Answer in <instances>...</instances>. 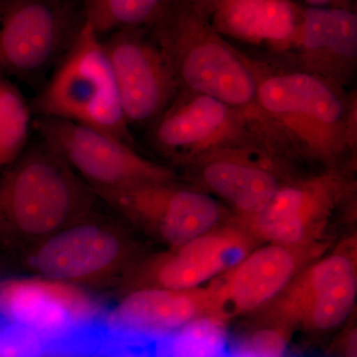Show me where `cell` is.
Here are the masks:
<instances>
[{
    "instance_id": "1",
    "label": "cell",
    "mask_w": 357,
    "mask_h": 357,
    "mask_svg": "<svg viewBox=\"0 0 357 357\" xmlns=\"http://www.w3.org/2000/svg\"><path fill=\"white\" fill-rule=\"evenodd\" d=\"M95 197L91 188L41 139L0 177V229L33 248L86 217Z\"/></svg>"
},
{
    "instance_id": "2",
    "label": "cell",
    "mask_w": 357,
    "mask_h": 357,
    "mask_svg": "<svg viewBox=\"0 0 357 357\" xmlns=\"http://www.w3.org/2000/svg\"><path fill=\"white\" fill-rule=\"evenodd\" d=\"M30 105L35 116L76 122L131 144L119 86L102 37L84 20Z\"/></svg>"
},
{
    "instance_id": "3",
    "label": "cell",
    "mask_w": 357,
    "mask_h": 357,
    "mask_svg": "<svg viewBox=\"0 0 357 357\" xmlns=\"http://www.w3.org/2000/svg\"><path fill=\"white\" fill-rule=\"evenodd\" d=\"M204 18L177 2L154 26L177 84L225 105H243L256 93L245 66L204 24Z\"/></svg>"
},
{
    "instance_id": "4",
    "label": "cell",
    "mask_w": 357,
    "mask_h": 357,
    "mask_svg": "<svg viewBox=\"0 0 357 357\" xmlns=\"http://www.w3.org/2000/svg\"><path fill=\"white\" fill-rule=\"evenodd\" d=\"M83 21L75 0H0V75L40 83Z\"/></svg>"
},
{
    "instance_id": "5",
    "label": "cell",
    "mask_w": 357,
    "mask_h": 357,
    "mask_svg": "<svg viewBox=\"0 0 357 357\" xmlns=\"http://www.w3.org/2000/svg\"><path fill=\"white\" fill-rule=\"evenodd\" d=\"M33 128L93 192L172 181L165 167L140 156L128 143L76 122L35 116Z\"/></svg>"
},
{
    "instance_id": "6",
    "label": "cell",
    "mask_w": 357,
    "mask_h": 357,
    "mask_svg": "<svg viewBox=\"0 0 357 357\" xmlns=\"http://www.w3.org/2000/svg\"><path fill=\"white\" fill-rule=\"evenodd\" d=\"M129 253L119 230L86 215L30 249L26 264L39 276L79 286L114 277Z\"/></svg>"
},
{
    "instance_id": "7",
    "label": "cell",
    "mask_w": 357,
    "mask_h": 357,
    "mask_svg": "<svg viewBox=\"0 0 357 357\" xmlns=\"http://www.w3.org/2000/svg\"><path fill=\"white\" fill-rule=\"evenodd\" d=\"M93 192L172 248L215 229L220 220L215 199L203 192L180 189L171 181Z\"/></svg>"
},
{
    "instance_id": "8",
    "label": "cell",
    "mask_w": 357,
    "mask_h": 357,
    "mask_svg": "<svg viewBox=\"0 0 357 357\" xmlns=\"http://www.w3.org/2000/svg\"><path fill=\"white\" fill-rule=\"evenodd\" d=\"M356 246H342L307 265L275 299L274 316L312 330L337 328L349 316L357 295Z\"/></svg>"
},
{
    "instance_id": "9",
    "label": "cell",
    "mask_w": 357,
    "mask_h": 357,
    "mask_svg": "<svg viewBox=\"0 0 357 357\" xmlns=\"http://www.w3.org/2000/svg\"><path fill=\"white\" fill-rule=\"evenodd\" d=\"M324 248L321 241L305 245L267 243L253 249L208 287L215 316L225 319L272 302Z\"/></svg>"
},
{
    "instance_id": "10",
    "label": "cell",
    "mask_w": 357,
    "mask_h": 357,
    "mask_svg": "<svg viewBox=\"0 0 357 357\" xmlns=\"http://www.w3.org/2000/svg\"><path fill=\"white\" fill-rule=\"evenodd\" d=\"M129 124L158 119L172 98L177 81L159 44L141 29H122L102 40Z\"/></svg>"
},
{
    "instance_id": "11",
    "label": "cell",
    "mask_w": 357,
    "mask_h": 357,
    "mask_svg": "<svg viewBox=\"0 0 357 357\" xmlns=\"http://www.w3.org/2000/svg\"><path fill=\"white\" fill-rule=\"evenodd\" d=\"M105 312L102 302L67 282L39 276L0 285V318L54 340L69 337Z\"/></svg>"
},
{
    "instance_id": "12",
    "label": "cell",
    "mask_w": 357,
    "mask_h": 357,
    "mask_svg": "<svg viewBox=\"0 0 357 357\" xmlns=\"http://www.w3.org/2000/svg\"><path fill=\"white\" fill-rule=\"evenodd\" d=\"M255 237L241 223L202 234L155 260L137 288L190 290L225 274L255 249Z\"/></svg>"
},
{
    "instance_id": "13",
    "label": "cell",
    "mask_w": 357,
    "mask_h": 357,
    "mask_svg": "<svg viewBox=\"0 0 357 357\" xmlns=\"http://www.w3.org/2000/svg\"><path fill=\"white\" fill-rule=\"evenodd\" d=\"M330 185L279 188L269 204L243 225L258 241L305 245L321 243L324 229L335 206Z\"/></svg>"
},
{
    "instance_id": "14",
    "label": "cell",
    "mask_w": 357,
    "mask_h": 357,
    "mask_svg": "<svg viewBox=\"0 0 357 357\" xmlns=\"http://www.w3.org/2000/svg\"><path fill=\"white\" fill-rule=\"evenodd\" d=\"M204 316H215L210 288L174 290L141 287L105 312L107 325L121 332H173Z\"/></svg>"
},
{
    "instance_id": "15",
    "label": "cell",
    "mask_w": 357,
    "mask_h": 357,
    "mask_svg": "<svg viewBox=\"0 0 357 357\" xmlns=\"http://www.w3.org/2000/svg\"><path fill=\"white\" fill-rule=\"evenodd\" d=\"M211 15L215 27L227 34L279 43L297 36L302 20L289 0H218Z\"/></svg>"
},
{
    "instance_id": "16",
    "label": "cell",
    "mask_w": 357,
    "mask_h": 357,
    "mask_svg": "<svg viewBox=\"0 0 357 357\" xmlns=\"http://www.w3.org/2000/svg\"><path fill=\"white\" fill-rule=\"evenodd\" d=\"M258 98L272 114L306 115L326 124L335 123L344 114V105L335 91L311 75L270 77L260 84Z\"/></svg>"
},
{
    "instance_id": "17",
    "label": "cell",
    "mask_w": 357,
    "mask_h": 357,
    "mask_svg": "<svg viewBox=\"0 0 357 357\" xmlns=\"http://www.w3.org/2000/svg\"><path fill=\"white\" fill-rule=\"evenodd\" d=\"M227 117V105L199 95L163 112L155 126V141L169 153L194 149L218 132Z\"/></svg>"
},
{
    "instance_id": "18",
    "label": "cell",
    "mask_w": 357,
    "mask_h": 357,
    "mask_svg": "<svg viewBox=\"0 0 357 357\" xmlns=\"http://www.w3.org/2000/svg\"><path fill=\"white\" fill-rule=\"evenodd\" d=\"M131 351L138 357H229L225 319L204 316L178 330L134 333Z\"/></svg>"
},
{
    "instance_id": "19",
    "label": "cell",
    "mask_w": 357,
    "mask_h": 357,
    "mask_svg": "<svg viewBox=\"0 0 357 357\" xmlns=\"http://www.w3.org/2000/svg\"><path fill=\"white\" fill-rule=\"evenodd\" d=\"M203 177L211 191L234 206L243 220L259 213L280 188L269 171L230 160L211 162L204 167Z\"/></svg>"
},
{
    "instance_id": "20",
    "label": "cell",
    "mask_w": 357,
    "mask_h": 357,
    "mask_svg": "<svg viewBox=\"0 0 357 357\" xmlns=\"http://www.w3.org/2000/svg\"><path fill=\"white\" fill-rule=\"evenodd\" d=\"M297 36L307 51L354 58L357 50V16L349 9L309 7Z\"/></svg>"
},
{
    "instance_id": "21",
    "label": "cell",
    "mask_w": 357,
    "mask_h": 357,
    "mask_svg": "<svg viewBox=\"0 0 357 357\" xmlns=\"http://www.w3.org/2000/svg\"><path fill=\"white\" fill-rule=\"evenodd\" d=\"M84 20L100 37L122 29L155 26L175 2L173 0H81Z\"/></svg>"
},
{
    "instance_id": "22",
    "label": "cell",
    "mask_w": 357,
    "mask_h": 357,
    "mask_svg": "<svg viewBox=\"0 0 357 357\" xmlns=\"http://www.w3.org/2000/svg\"><path fill=\"white\" fill-rule=\"evenodd\" d=\"M31 126V105L9 77L0 75V169L24 151Z\"/></svg>"
},
{
    "instance_id": "23",
    "label": "cell",
    "mask_w": 357,
    "mask_h": 357,
    "mask_svg": "<svg viewBox=\"0 0 357 357\" xmlns=\"http://www.w3.org/2000/svg\"><path fill=\"white\" fill-rule=\"evenodd\" d=\"M54 351L53 338L0 318V357H50Z\"/></svg>"
},
{
    "instance_id": "24",
    "label": "cell",
    "mask_w": 357,
    "mask_h": 357,
    "mask_svg": "<svg viewBox=\"0 0 357 357\" xmlns=\"http://www.w3.org/2000/svg\"><path fill=\"white\" fill-rule=\"evenodd\" d=\"M248 351L257 357H283L285 340L276 331H262L253 337Z\"/></svg>"
},
{
    "instance_id": "25",
    "label": "cell",
    "mask_w": 357,
    "mask_h": 357,
    "mask_svg": "<svg viewBox=\"0 0 357 357\" xmlns=\"http://www.w3.org/2000/svg\"><path fill=\"white\" fill-rule=\"evenodd\" d=\"M217 2L218 0H178V3L206 20L213 13Z\"/></svg>"
},
{
    "instance_id": "26",
    "label": "cell",
    "mask_w": 357,
    "mask_h": 357,
    "mask_svg": "<svg viewBox=\"0 0 357 357\" xmlns=\"http://www.w3.org/2000/svg\"><path fill=\"white\" fill-rule=\"evenodd\" d=\"M310 7H335L349 9L352 0H304Z\"/></svg>"
},
{
    "instance_id": "27",
    "label": "cell",
    "mask_w": 357,
    "mask_h": 357,
    "mask_svg": "<svg viewBox=\"0 0 357 357\" xmlns=\"http://www.w3.org/2000/svg\"><path fill=\"white\" fill-rule=\"evenodd\" d=\"M100 357H138L132 351H129L128 347H124L123 344H119L114 349H109Z\"/></svg>"
},
{
    "instance_id": "28",
    "label": "cell",
    "mask_w": 357,
    "mask_h": 357,
    "mask_svg": "<svg viewBox=\"0 0 357 357\" xmlns=\"http://www.w3.org/2000/svg\"><path fill=\"white\" fill-rule=\"evenodd\" d=\"M232 356L234 357H257L255 354H251L248 351L232 352Z\"/></svg>"
},
{
    "instance_id": "29",
    "label": "cell",
    "mask_w": 357,
    "mask_h": 357,
    "mask_svg": "<svg viewBox=\"0 0 357 357\" xmlns=\"http://www.w3.org/2000/svg\"><path fill=\"white\" fill-rule=\"evenodd\" d=\"M256 1H264V0H256Z\"/></svg>"
},
{
    "instance_id": "30",
    "label": "cell",
    "mask_w": 357,
    "mask_h": 357,
    "mask_svg": "<svg viewBox=\"0 0 357 357\" xmlns=\"http://www.w3.org/2000/svg\"><path fill=\"white\" fill-rule=\"evenodd\" d=\"M229 357H234V356H232V352H231V354H230Z\"/></svg>"
}]
</instances>
